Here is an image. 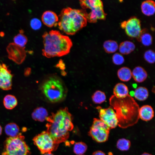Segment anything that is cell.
I'll list each match as a JSON object with an SVG mask.
<instances>
[{
  "mask_svg": "<svg viewBox=\"0 0 155 155\" xmlns=\"http://www.w3.org/2000/svg\"><path fill=\"white\" fill-rule=\"evenodd\" d=\"M72 119L67 108L61 109L46 118V131L55 144H59L68 138L69 131L73 128Z\"/></svg>",
  "mask_w": 155,
  "mask_h": 155,
  "instance_id": "obj_1",
  "label": "cell"
},
{
  "mask_svg": "<svg viewBox=\"0 0 155 155\" xmlns=\"http://www.w3.org/2000/svg\"><path fill=\"white\" fill-rule=\"evenodd\" d=\"M132 77L136 82L142 83L147 79L148 74L144 68L138 66L135 67L133 69L132 72Z\"/></svg>",
  "mask_w": 155,
  "mask_h": 155,
  "instance_id": "obj_16",
  "label": "cell"
},
{
  "mask_svg": "<svg viewBox=\"0 0 155 155\" xmlns=\"http://www.w3.org/2000/svg\"><path fill=\"white\" fill-rule=\"evenodd\" d=\"M18 126L14 123H10L7 124L5 127L6 134L10 137H14L19 133Z\"/></svg>",
  "mask_w": 155,
  "mask_h": 155,
  "instance_id": "obj_25",
  "label": "cell"
},
{
  "mask_svg": "<svg viewBox=\"0 0 155 155\" xmlns=\"http://www.w3.org/2000/svg\"><path fill=\"white\" fill-rule=\"evenodd\" d=\"M92 155H106L102 152L101 151H97L94 152Z\"/></svg>",
  "mask_w": 155,
  "mask_h": 155,
  "instance_id": "obj_37",
  "label": "cell"
},
{
  "mask_svg": "<svg viewBox=\"0 0 155 155\" xmlns=\"http://www.w3.org/2000/svg\"><path fill=\"white\" fill-rule=\"evenodd\" d=\"M141 155H152L149 154H148V153H143V154H141Z\"/></svg>",
  "mask_w": 155,
  "mask_h": 155,
  "instance_id": "obj_40",
  "label": "cell"
},
{
  "mask_svg": "<svg viewBox=\"0 0 155 155\" xmlns=\"http://www.w3.org/2000/svg\"><path fill=\"white\" fill-rule=\"evenodd\" d=\"M113 93V95L117 98H124L129 94L128 88L123 83H118L114 88Z\"/></svg>",
  "mask_w": 155,
  "mask_h": 155,
  "instance_id": "obj_17",
  "label": "cell"
},
{
  "mask_svg": "<svg viewBox=\"0 0 155 155\" xmlns=\"http://www.w3.org/2000/svg\"><path fill=\"white\" fill-rule=\"evenodd\" d=\"M91 11L87 16V21L90 23H95L97 20H104L106 14L103 9V7H98L90 9Z\"/></svg>",
  "mask_w": 155,
  "mask_h": 155,
  "instance_id": "obj_14",
  "label": "cell"
},
{
  "mask_svg": "<svg viewBox=\"0 0 155 155\" xmlns=\"http://www.w3.org/2000/svg\"><path fill=\"white\" fill-rule=\"evenodd\" d=\"M3 104L5 108L7 109L11 110L17 105L18 101L16 98L14 96L8 94L4 97Z\"/></svg>",
  "mask_w": 155,
  "mask_h": 155,
  "instance_id": "obj_23",
  "label": "cell"
},
{
  "mask_svg": "<svg viewBox=\"0 0 155 155\" xmlns=\"http://www.w3.org/2000/svg\"><path fill=\"white\" fill-rule=\"evenodd\" d=\"M87 148V145L82 142L76 143L73 147L74 153L78 155H82L86 151Z\"/></svg>",
  "mask_w": 155,
  "mask_h": 155,
  "instance_id": "obj_30",
  "label": "cell"
},
{
  "mask_svg": "<svg viewBox=\"0 0 155 155\" xmlns=\"http://www.w3.org/2000/svg\"><path fill=\"white\" fill-rule=\"evenodd\" d=\"M139 118L148 121L152 119L154 116V111L152 107L148 105H144L140 108L139 111Z\"/></svg>",
  "mask_w": 155,
  "mask_h": 155,
  "instance_id": "obj_15",
  "label": "cell"
},
{
  "mask_svg": "<svg viewBox=\"0 0 155 155\" xmlns=\"http://www.w3.org/2000/svg\"><path fill=\"white\" fill-rule=\"evenodd\" d=\"M13 75L5 64L0 63V88L8 90L11 89Z\"/></svg>",
  "mask_w": 155,
  "mask_h": 155,
  "instance_id": "obj_12",
  "label": "cell"
},
{
  "mask_svg": "<svg viewBox=\"0 0 155 155\" xmlns=\"http://www.w3.org/2000/svg\"><path fill=\"white\" fill-rule=\"evenodd\" d=\"M80 3L83 9H90L98 7H103L102 2L100 0H80Z\"/></svg>",
  "mask_w": 155,
  "mask_h": 155,
  "instance_id": "obj_22",
  "label": "cell"
},
{
  "mask_svg": "<svg viewBox=\"0 0 155 155\" xmlns=\"http://www.w3.org/2000/svg\"><path fill=\"white\" fill-rule=\"evenodd\" d=\"M121 26L125 29L127 35L132 38L138 39L142 31L140 20L135 17H132L127 21L123 22Z\"/></svg>",
  "mask_w": 155,
  "mask_h": 155,
  "instance_id": "obj_10",
  "label": "cell"
},
{
  "mask_svg": "<svg viewBox=\"0 0 155 155\" xmlns=\"http://www.w3.org/2000/svg\"><path fill=\"white\" fill-rule=\"evenodd\" d=\"M96 108L99 112L100 119L110 129L114 128L118 125V121L116 113L111 106L106 108L98 106Z\"/></svg>",
  "mask_w": 155,
  "mask_h": 155,
  "instance_id": "obj_9",
  "label": "cell"
},
{
  "mask_svg": "<svg viewBox=\"0 0 155 155\" xmlns=\"http://www.w3.org/2000/svg\"><path fill=\"white\" fill-rule=\"evenodd\" d=\"M44 48L42 55L47 57H61L69 53L72 46L69 38L61 34L59 31L51 30L45 32L42 35Z\"/></svg>",
  "mask_w": 155,
  "mask_h": 155,
  "instance_id": "obj_3",
  "label": "cell"
},
{
  "mask_svg": "<svg viewBox=\"0 0 155 155\" xmlns=\"http://www.w3.org/2000/svg\"><path fill=\"white\" fill-rule=\"evenodd\" d=\"M9 59L16 64H20L25 60L26 57V51L25 48L22 47L13 42L10 43L6 48Z\"/></svg>",
  "mask_w": 155,
  "mask_h": 155,
  "instance_id": "obj_11",
  "label": "cell"
},
{
  "mask_svg": "<svg viewBox=\"0 0 155 155\" xmlns=\"http://www.w3.org/2000/svg\"><path fill=\"white\" fill-rule=\"evenodd\" d=\"M87 14L85 9L64 8L59 16V28L66 34L74 35L86 26Z\"/></svg>",
  "mask_w": 155,
  "mask_h": 155,
  "instance_id": "obj_4",
  "label": "cell"
},
{
  "mask_svg": "<svg viewBox=\"0 0 155 155\" xmlns=\"http://www.w3.org/2000/svg\"><path fill=\"white\" fill-rule=\"evenodd\" d=\"M144 58L148 63L152 64L155 61V54L154 52L151 50L146 51L144 54Z\"/></svg>",
  "mask_w": 155,
  "mask_h": 155,
  "instance_id": "obj_32",
  "label": "cell"
},
{
  "mask_svg": "<svg viewBox=\"0 0 155 155\" xmlns=\"http://www.w3.org/2000/svg\"><path fill=\"white\" fill-rule=\"evenodd\" d=\"M30 25L31 28L34 30H38L42 26L40 21L38 18L32 19L30 22Z\"/></svg>",
  "mask_w": 155,
  "mask_h": 155,
  "instance_id": "obj_34",
  "label": "cell"
},
{
  "mask_svg": "<svg viewBox=\"0 0 155 155\" xmlns=\"http://www.w3.org/2000/svg\"></svg>",
  "mask_w": 155,
  "mask_h": 155,
  "instance_id": "obj_43",
  "label": "cell"
},
{
  "mask_svg": "<svg viewBox=\"0 0 155 155\" xmlns=\"http://www.w3.org/2000/svg\"><path fill=\"white\" fill-rule=\"evenodd\" d=\"M40 90L45 98L49 101L55 103L63 100L67 92L61 80L55 76L49 77L42 83Z\"/></svg>",
  "mask_w": 155,
  "mask_h": 155,
  "instance_id": "obj_5",
  "label": "cell"
},
{
  "mask_svg": "<svg viewBox=\"0 0 155 155\" xmlns=\"http://www.w3.org/2000/svg\"><path fill=\"white\" fill-rule=\"evenodd\" d=\"M20 33L14 37L13 43L20 46L25 48L28 42V38L23 34V31L22 30H20Z\"/></svg>",
  "mask_w": 155,
  "mask_h": 155,
  "instance_id": "obj_27",
  "label": "cell"
},
{
  "mask_svg": "<svg viewBox=\"0 0 155 155\" xmlns=\"http://www.w3.org/2000/svg\"><path fill=\"white\" fill-rule=\"evenodd\" d=\"M93 102L96 104H101L106 100V97L105 93L100 90L95 91L92 97Z\"/></svg>",
  "mask_w": 155,
  "mask_h": 155,
  "instance_id": "obj_28",
  "label": "cell"
},
{
  "mask_svg": "<svg viewBox=\"0 0 155 155\" xmlns=\"http://www.w3.org/2000/svg\"><path fill=\"white\" fill-rule=\"evenodd\" d=\"M41 19L43 24L46 26L51 27L58 24L59 18L54 12L48 10L44 11L42 14Z\"/></svg>",
  "mask_w": 155,
  "mask_h": 155,
  "instance_id": "obj_13",
  "label": "cell"
},
{
  "mask_svg": "<svg viewBox=\"0 0 155 155\" xmlns=\"http://www.w3.org/2000/svg\"><path fill=\"white\" fill-rule=\"evenodd\" d=\"M57 66L62 70H63L65 68V65L61 60L59 61L58 64L57 65Z\"/></svg>",
  "mask_w": 155,
  "mask_h": 155,
  "instance_id": "obj_35",
  "label": "cell"
},
{
  "mask_svg": "<svg viewBox=\"0 0 155 155\" xmlns=\"http://www.w3.org/2000/svg\"><path fill=\"white\" fill-rule=\"evenodd\" d=\"M118 78L123 82L129 81L132 77V71L129 68L124 67L120 68L117 71Z\"/></svg>",
  "mask_w": 155,
  "mask_h": 155,
  "instance_id": "obj_21",
  "label": "cell"
},
{
  "mask_svg": "<svg viewBox=\"0 0 155 155\" xmlns=\"http://www.w3.org/2000/svg\"><path fill=\"white\" fill-rule=\"evenodd\" d=\"M31 69L29 68H27L25 69L24 71V74L25 75L28 76L31 73Z\"/></svg>",
  "mask_w": 155,
  "mask_h": 155,
  "instance_id": "obj_36",
  "label": "cell"
},
{
  "mask_svg": "<svg viewBox=\"0 0 155 155\" xmlns=\"http://www.w3.org/2000/svg\"><path fill=\"white\" fill-rule=\"evenodd\" d=\"M24 138L19 133L16 136L7 138L4 142L2 155H28L29 149Z\"/></svg>",
  "mask_w": 155,
  "mask_h": 155,
  "instance_id": "obj_6",
  "label": "cell"
},
{
  "mask_svg": "<svg viewBox=\"0 0 155 155\" xmlns=\"http://www.w3.org/2000/svg\"><path fill=\"white\" fill-rule=\"evenodd\" d=\"M130 145V141L125 138H121L119 140L116 145L117 148L122 151L128 150Z\"/></svg>",
  "mask_w": 155,
  "mask_h": 155,
  "instance_id": "obj_31",
  "label": "cell"
},
{
  "mask_svg": "<svg viewBox=\"0 0 155 155\" xmlns=\"http://www.w3.org/2000/svg\"><path fill=\"white\" fill-rule=\"evenodd\" d=\"M138 39L145 46H149L152 44V38L151 35L149 33L144 32L143 30Z\"/></svg>",
  "mask_w": 155,
  "mask_h": 155,
  "instance_id": "obj_29",
  "label": "cell"
},
{
  "mask_svg": "<svg viewBox=\"0 0 155 155\" xmlns=\"http://www.w3.org/2000/svg\"><path fill=\"white\" fill-rule=\"evenodd\" d=\"M34 144L42 154L55 150L59 144H55L46 131H44L34 137L33 140Z\"/></svg>",
  "mask_w": 155,
  "mask_h": 155,
  "instance_id": "obj_8",
  "label": "cell"
},
{
  "mask_svg": "<svg viewBox=\"0 0 155 155\" xmlns=\"http://www.w3.org/2000/svg\"><path fill=\"white\" fill-rule=\"evenodd\" d=\"M135 45L133 42L126 41L120 43L118 48L121 54L127 55L133 51L135 49Z\"/></svg>",
  "mask_w": 155,
  "mask_h": 155,
  "instance_id": "obj_20",
  "label": "cell"
},
{
  "mask_svg": "<svg viewBox=\"0 0 155 155\" xmlns=\"http://www.w3.org/2000/svg\"><path fill=\"white\" fill-rule=\"evenodd\" d=\"M2 132V128L1 126L0 125V135L1 134Z\"/></svg>",
  "mask_w": 155,
  "mask_h": 155,
  "instance_id": "obj_41",
  "label": "cell"
},
{
  "mask_svg": "<svg viewBox=\"0 0 155 155\" xmlns=\"http://www.w3.org/2000/svg\"><path fill=\"white\" fill-rule=\"evenodd\" d=\"M103 47L106 52L109 53L115 52L119 47L117 42L111 40L105 41L103 43Z\"/></svg>",
  "mask_w": 155,
  "mask_h": 155,
  "instance_id": "obj_26",
  "label": "cell"
},
{
  "mask_svg": "<svg viewBox=\"0 0 155 155\" xmlns=\"http://www.w3.org/2000/svg\"><path fill=\"white\" fill-rule=\"evenodd\" d=\"M155 4L152 0H147L143 2L141 5V9L145 15L150 16L154 15L155 11Z\"/></svg>",
  "mask_w": 155,
  "mask_h": 155,
  "instance_id": "obj_18",
  "label": "cell"
},
{
  "mask_svg": "<svg viewBox=\"0 0 155 155\" xmlns=\"http://www.w3.org/2000/svg\"><path fill=\"white\" fill-rule=\"evenodd\" d=\"M48 112L46 110L42 107L36 108L32 114V119L35 120L43 122L48 117Z\"/></svg>",
  "mask_w": 155,
  "mask_h": 155,
  "instance_id": "obj_19",
  "label": "cell"
},
{
  "mask_svg": "<svg viewBox=\"0 0 155 155\" xmlns=\"http://www.w3.org/2000/svg\"><path fill=\"white\" fill-rule=\"evenodd\" d=\"M133 87L134 88L136 87H137V85L136 84H134L133 85Z\"/></svg>",
  "mask_w": 155,
  "mask_h": 155,
  "instance_id": "obj_42",
  "label": "cell"
},
{
  "mask_svg": "<svg viewBox=\"0 0 155 155\" xmlns=\"http://www.w3.org/2000/svg\"><path fill=\"white\" fill-rule=\"evenodd\" d=\"M43 155H54L51 152H48L45 153Z\"/></svg>",
  "mask_w": 155,
  "mask_h": 155,
  "instance_id": "obj_39",
  "label": "cell"
},
{
  "mask_svg": "<svg viewBox=\"0 0 155 155\" xmlns=\"http://www.w3.org/2000/svg\"><path fill=\"white\" fill-rule=\"evenodd\" d=\"M109 102L110 106L115 111L119 126L125 128L138 122L139 106L134 98L129 94L122 98H117L112 95Z\"/></svg>",
  "mask_w": 155,
  "mask_h": 155,
  "instance_id": "obj_2",
  "label": "cell"
},
{
  "mask_svg": "<svg viewBox=\"0 0 155 155\" xmlns=\"http://www.w3.org/2000/svg\"><path fill=\"white\" fill-rule=\"evenodd\" d=\"M149 96L148 89L145 87L140 86L137 88L134 91L135 98L138 100L144 101L146 100Z\"/></svg>",
  "mask_w": 155,
  "mask_h": 155,
  "instance_id": "obj_24",
  "label": "cell"
},
{
  "mask_svg": "<svg viewBox=\"0 0 155 155\" xmlns=\"http://www.w3.org/2000/svg\"><path fill=\"white\" fill-rule=\"evenodd\" d=\"M132 97L134 96V91H131L130 92V94H129Z\"/></svg>",
  "mask_w": 155,
  "mask_h": 155,
  "instance_id": "obj_38",
  "label": "cell"
},
{
  "mask_svg": "<svg viewBox=\"0 0 155 155\" xmlns=\"http://www.w3.org/2000/svg\"><path fill=\"white\" fill-rule=\"evenodd\" d=\"M112 59L113 63L117 65H121L124 62V59L123 56L118 53H115L112 57Z\"/></svg>",
  "mask_w": 155,
  "mask_h": 155,
  "instance_id": "obj_33",
  "label": "cell"
},
{
  "mask_svg": "<svg viewBox=\"0 0 155 155\" xmlns=\"http://www.w3.org/2000/svg\"><path fill=\"white\" fill-rule=\"evenodd\" d=\"M110 128L100 119L94 118L88 135L98 142L106 141L109 137Z\"/></svg>",
  "mask_w": 155,
  "mask_h": 155,
  "instance_id": "obj_7",
  "label": "cell"
}]
</instances>
